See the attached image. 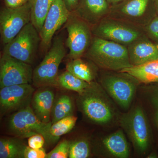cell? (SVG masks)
Instances as JSON below:
<instances>
[{"instance_id": "6da1fadb", "label": "cell", "mask_w": 158, "mask_h": 158, "mask_svg": "<svg viewBox=\"0 0 158 158\" xmlns=\"http://www.w3.org/2000/svg\"><path fill=\"white\" fill-rule=\"evenodd\" d=\"M83 57L103 70L119 71L132 66L127 47L94 36Z\"/></svg>"}, {"instance_id": "7a4b0ae2", "label": "cell", "mask_w": 158, "mask_h": 158, "mask_svg": "<svg viewBox=\"0 0 158 158\" xmlns=\"http://www.w3.org/2000/svg\"><path fill=\"white\" fill-rule=\"evenodd\" d=\"M106 93L101 85L93 81L78 94L77 101L80 111L89 120L96 124H108L115 117L114 108Z\"/></svg>"}, {"instance_id": "3957f363", "label": "cell", "mask_w": 158, "mask_h": 158, "mask_svg": "<svg viewBox=\"0 0 158 158\" xmlns=\"http://www.w3.org/2000/svg\"><path fill=\"white\" fill-rule=\"evenodd\" d=\"M100 85L106 93L122 109L127 110L131 105L140 82L132 76L121 71L101 69Z\"/></svg>"}, {"instance_id": "277c9868", "label": "cell", "mask_w": 158, "mask_h": 158, "mask_svg": "<svg viewBox=\"0 0 158 158\" xmlns=\"http://www.w3.org/2000/svg\"><path fill=\"white\" fill-rule=\"evenodd\" d=\"M94 36L127 47L146 36L142 27L110 17L91 27Z\"/></svg>"}, {"instance_id": "5b68a950", "label": "cell", "mask_w": 158, "mask_h": 158, "mask_svg": "<svg viewBox=\"0 0 158 158\" xmlns=\"http://www.w3.org/2000/svg\"><path fill=\"white\" fill-rule=\"evenodd\" d=\"M66 55L62 36H56L42 61L33 70V85L39 88L57 86L59 65Z\"/></svg>"}, {"instance_id": "8992f818", "label": "cell", "mask_w": 158, "mask_h": 158, "mask_svg": "<svg viewBox=\"0 0 158 158\" xmlns=\"http://www.w3.org/2000/svg\"><path fill=\"white\" fill-rule=\"evenodd\" d=\"M52 121L43 122L37 118L29 105L20 109L11 116L8 123V129L15 137L28 138L39 134L45 138L46 142L53 144L59 138L52 136L50 133Z\"/></svg>"}, {"instance_id": "52a82bcc", "label": "cell", "mask_w": 158, "mask_h": 158, "mask_svg": "<svg viewBox=\"0 0 158 158\" xmlns=\"http://www.w3.org/2000/svg\"><path fill=\"white\" fill-rule=\"evenodd\" d=\"M119 121L136 152L141 155L145 154L150 146L151 135L143 109L140 106H135L127 113L122 114Z\"/></svg>"}, {"instance_id": "ba28073f", "label": "cell", "mask_w": 158, "mask_h": 158, "mask_svg": "<svg viewBox=\"0 0 158 158\" xmlns=\"http://www.w3.org/2000/svg\"><path fill=\"white\" fill-rule=\"evenodd\" d=\"M40 43L39 33L31 22L11 41L4 45L3 53L32 65Z\"/></svg>"}, {"instance_id": "9c48e42d", "label": "cell", "mask_w": 158, "mask_h": 158, "mask_svg": "<svg viewBox=\"0 0 158 158\" xmlns=\"http://www.w3.org/2000/svg\"><path fill=\"white\" fill-rule=\"evenodd\" d=\"M157 15L153 0H125L111 6L107 16L143 27Z\"/></svg>"}, {"instance_id": "30bf717a", "label": "cell", "mask_w": 158, "mask_h": 158, "mask_svg": "<svg viewBox=\"0 0 158 158\" xmlns=\"http://www.w3.org/2000/svg\"><path fill=\"white\" fill-rule=\"evenodd\" d=\"M64 27L68 34L66 45L69 49V59L84 56L90 46L93 34L91 27L73 12H71Z\"/></svg>"}, {"instance_id": "8fae6325", "label": "cell", "mask_w": 158, "mask_h": 158, "mask_svg": "<svg viewBox=\"0 0 158 158\" xmlns=\"http://www.w3.org/2000/svg\"><path fill=\"white\" fill-rule=\"evenodd\" d=\"M30 0L23 6L15 8L5 7L0 11V34L4 45L11 41L24 27L31 22Z\"/></svg>"}, {"instance_id": "7c38bea8", "label": "cell", "mask_w": 158, "mask_h": 158, "mask_svg": "<svg viewBox=\"0 0 158 158\" xmlns=\"http://www.w3.org/2000/svg\"><path fill=\"white\" fill-rule=\"evenodd\" d=\"M31 65L3 53L0 59V88L33 82Z\"/></svg>"}, {"instance_id": "4fadbf2b", "label": "cell", "mask_w": 158, "mask_h": 158, "mask_svg": "<svg viewBox=\"0 0 158 158\" xmlns=\"http://www.w3.org/2000/svg\"><path fill=\"white\" fill-rule=\"evenodd\" d=\"M70 13L64 0H53L39 33L43 49L49 48L55 33L65 25Z\"/></svg>"}, {"instance_id": "5bb4252c", "label": "cell", "mask_w": 158, "mask_h": 158, "mask_svg": "<svg viewBox=\"0 0 158 158\" xmlns=\"http://www.w3.org/2000/svg\"><path fill=\"white\" fill-rule=\"evenodd\" d=\"M34 91L31 84L11 85L1 88V114H7L28 105Z\"/></svg>"}, {"instance_id": "9a60e30c", "label": "cell", "mask_w": 158, "mask_h": 158, "mask_svg": "<svg viewBox=\"0 0 158 158\" xmlns=\"http://www.w3.org/2000/svg\"><path fill=\"white\" fill-rule=\"evenodd\" d=\"M110 8L107 0H80L72 12L92 27L108 16Z\"/></svg>"}, {"instance_id": "2e32d148", "label": "cell", "mask_w": 158, "mask_h": 158, "mask_svg": "<svg viewBox=\"0 0 158 158\" xmlns=\"http://www.w3.org/2000/svg\"><path fill=\"white\" fill-rule=\"evenodd\" d=\"M132 66L158 59V45L147 37L140 38L127 47Z\"/></svg>"}, {"instance_id": "e0dca14e", "label": "cell", "mask_w": 158, "mask_h": 158, "mask_svg": "<svg viewBox=\"0 0 158 158\" xmlns=\"http://www.w3.org/2000/svg\"><path fill=\"white\" fill-rule=\"evenodd\" d=\"M33 94L31 99V108L40 121L50 122L54 103V94L51 88L41 87Z\"/></svg>"}, {"instance_id": "ac0fdd59", "label": "cell", "mask_w": 158, "mask_h": 158, "mask_svg": "<svg viewBox=\"0 0 158 158\" xmlns=\"http://www.w3.org/2000/svg\"><path fill=\"white\" fill-rule=\"evenodd\" d=\"M102 144L110 155L117 158L129 157L130 148L123 131L118 130L102 140Z\"/></svg>"}, {"instance_id": "d6986e66", "label": "cell", "mask_w": 158, "mask_h": 158, "mask_svg": "<svg viewBox=\"0 0 158 158\" xmlns=\"http://www.w3.org/2000/svg\"><path fill=\"white\" fill-rule=\"evenodd\" d=\"M82 58L69 59L65 66L66 70L88 83L94 81L98 67L90 60L87 61Z\"/></svg>"}, {"instance_id": "ffe728a7", "label": "cell", "mask_w": 158, "mask_h": 158, "mask_svg": "<svg viewBox=\"0 0 158 158\" xmlns=\"http://www.w3.org/2000/svg\"><path fill=\"white\" fill-rule=\"evenodd\" d=\"M119 71L129 74L145 84L158 83V59L125 68Z\"/></svg>"}, {"instance_id": "44dd1931", "label": "cell", "mask_w": 158, "mask_h": 158, "mask_svg": "<svg viewBox=\"0 0 158 158\" xmlns=\"http://www.w3.org/2000/svg\"><path fill=\"white\" fill-rule=\"evenodd\" d=\"M26 147L18 137L1 138L0 158H24Z\"/></svg>"}, {"instance_id": "7402d4cb", "label": "cell", "mask_w": 158, "mask_h": 158, "mask_svg": "<svg viewBox=\"0 0 158 158\" xmlns=\"http://www.w3.org/2000/svg\"><path fill=\"white\" fill-rule=\"evenodd\" d=\"M31 22L40 33L53 0H30Z\"/></svg>"}, {"instance_id": "603a6c76", "label": "cell", "mask_w": 158, "mask_h": 158, "mask_svg": "<svg viewBox=\"0 0 158 158\" xmlns=\"http://www.w3.org/2000/svg\"><path fill=\"white\" fill-rule=\"evenodd\" d=\"M73 103L70 97L66 94L61 95L54 102L52 113V124L73 115Z\"/></svg>"}, {"instance_id": "cb8c5ba5", "label": "cell", "mask_w": 158, "mask_h": 158, "mask_svg": "<svg viewBox=\"0 0 158 158\" xmlns=\"http://www.w3.org/2000/svg\"><path fill=\"white\" fill-rule=\"evenodd\" d=\"M90 83L77 77L67 70L59 75L57 80V86L78 94L88 88Z\"/></svg>"}, {"instance_id": "d4e9b609", "label": "cell", "mask_w": 158, "mask_h": 158, "mask_svg": "<svg viewBox=\"0 0 158 158\" xmlns=\"http://www.w3.org/2000/svg\"><path fill=\"white\" fill-rule=\"evenodd\" d=\"M77 118L71 115L62 118L52 124L50 133L52 136L57 138L70 131L75 126Z\"/></svg>"}, {"instance_id": "484cf974", "label": "cell", "mask_w": 158, "mask_h": 158, "mask_svg": "<svg viewBox=\"0 0 158 158\" xmlns=\"http://www.w3.org/2000/svg\"><path fill=\"white\" fill-rule=\"evenodd\" d=\"M91 153L89 141L86 139H77L70 141L69 158H87Z\"/></svg>"}, {"instance_id": "4316f807", "label": "cell", "mask_w": 158, "mask_h": 158, "mask_svg": "<svg viewBox=\"0 0 158 158\" xmlns=\"http://www.w3.org/2000/svg\"><path fill=\"white\" fill-rule=\"evenodd\" d=\"M70 141L63 140L47 153V158H67L69 156Z\"/></svg>"}, {"instance_id": "83f0119b", "label": "cell", "mask_w": 158, "mask_h": 158, "mask_svg": "<svg viewBox=\"0 0 158 158\" xmlns=\"http://www.w3.org/2000/svg\"><path fill=\"white\" fill-rule=\"evenodd\" d=\"M145 35L152 41L158 45V15H157L146 25L143 27Z\"/></svg>"}, {"instance_id": "f1b7e54d", "label": "cell", "mask_w": 158, "mask_h": 158, "mask_svg": "<svg viewBox=\"0 0 158 158\" xmlns=\"http://www.w3.org/2000/svg\"><path fill=\"white\" fill-rule=\"evenodd\" d=\"M149 87V97L153 108L156 122L158 128V83H152Z\"/></svg>"}, {"instance_id": "f546056e", "label": "cell", "mask_w": 158, "mask_h": 158, "mask_svg": "<svg viewBox=\"0 0 158 158\" xmlns=\"http://www.w3.org/2000/svg\"><path fill=\"white\" fill-rule=\"evenodd\" d=\"M45 149L42 148L40 149L31 148L27 146L24 154V158H47Z\"/></svg>"}, {"instance_id": "4dcf8cb0", "label": "cell", "mask_w": 158, "mask_h": 158, "mask_svg": "<svg viewBox=\"0 0 158 158\" xmlns=\"http://www.w3.org/2000/svg\"><path fill=\"white\" fill-rule=\"evenodd\" d=\"M45 142V139L44 136L39 134L31 136L28 139L29 147L35 149L42 148Z\"/></svg>"}, {"instance_id": "1f68e13d", "label": "cell", "mask_w": 158, "mask_h": 158, "mask_svg": "<svg viewBox=\"0 0 158 158\" xmlns=\"http://www.w3.org/2000/svg\"><path fill=\"white\" fill-rule=\"evenodd\" d=\"M29 0H4L6 7L15 8L23 6L29 2Z\"/></svg>"}, {"instance_id": "d6a6232c", "label": "cell", "mask_w": 158, "mask_h": 158, "mask_svg": "<svg viewBox=\"0 0 158 158\" xmlns=\"http://www.w3.org/2000/svg\"><path fill=\"white\" fill-rule=\"evenodd\" d=\"M64 1L69 11L72 12L77 8L80 0H64Z\"/></svg>"}, {"instance_id": "836d02e7", "label": "cell", "mask_w": 158, "mask_h": 158, "mask_svg": "<svg viewBox=\"0 0 158 158\" xmlns=\"http://www.w3.org/2000/svg\"><path fill=\"white\" fill-rule=\"evenodd\" d=\"M124 1L125 0H107L108 2L109 3L111 6L117 5Z\"/></svg>"}, {"instance_id": "e575fe53", "label": "cell", "mask_w": 158, "mask_h": 158, "mask_svg": "<svg viewBox=\"0 0 158 158\" xmlns=\"http://www.w3.org/2000/svg\"><path fill=\"white\" fill-rule=\"evenodd\" d=\"M158 157L157 154L155 152H152L150 153L147 156V158H156Z\"/></svg>"}, {"instance_id": "d590c367", "label": "cell", "mask_w": 158, "mask_h": 158, "mask_svg": "<svg viewBox=\"0 0 158 158\" xmlns=\"http://www.w3.org/2000/svg\"><path fill=\"white\" fill-rule=\"evenodd\" d=\"M157 14L158 15V0H153Z\"/></svg>"}]
</instances>
